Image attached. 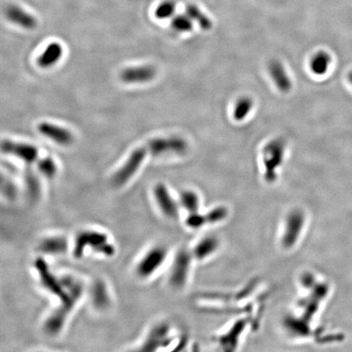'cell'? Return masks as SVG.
<instances>
[{
	"label": "cell",
	"mask_w": 352,
	"mask_h": 352,
	"mask_svg": "<svg viewBox=\"0 0 352 352\" xmlns=\"http://www.w3.org/2000/svg\"><path fill=\"white\" fill-rule=\"evenodd\" d=\"M88 251L100 257H114L116 255V246L110 236L103 230L98 228H84L79 230L71 241L70 253L75 260H82Z\"/></svg>",
	"instance_id": "cell-1"
},
{
	"label": "cell",
	"mask_w": 352,
	"mask_h": 352,
	"mask_svg": "<svg viewBox=\"0 0 352 352\" xmlns=\"http://www.w3.org/2000/svg\"><path fill=\"white\" fill-rule=\"evenodd\" d=\"M169 258V250L162 245L151 246L134 264V272L137 278L147 280L155 276Z\"/></svg>",
	"instance_id": "cell-2"
},
{
	"label": "cell",
	"mask_w": 352,
	"mask_h": 352,
	"mask_svg": "<svg viewBox=\"0 0 352 352\" xmlns=\"http://www.w3.org/2000/svg\"><path fill=\"white\" fill-rule=\"evenodd\" d=\"M307 226L306 213L301 209H294L283 221L280 245L285 250H292L298 245Z\"/></svg>",
	"instance_id": "cell-3"
},
{
	"label": "cell",
	"mask_w": 352,
	"mask_h": 352,
	"mask_svg": "<svg viewBox=\"0 0 352 352\" xmlns=\"http://www.w3.org/2000/svg\"><path fill=\"white\" fill-rule=\"evenodd\" d=\"M193 260L189 249H181L176 253L172 259L168 274V283L171 287L177 290L185 287L189 280Z\"/></svg>",
	"instance_id": "cell-4"
},
{
	"label": "cell",
	"mask_w": 352,
	"mask_h": 352,
	"mask_svg": "<svg viewBox=\"0 0 352 352\" xmlns=\"http://www.w3.org/2000/svg\"><path fill=\"white\" fill-rule=\"evenodd\" d=\"M285 143L282 139H272L264 148V178L272 183L277 178V171L285 156Z\"/></svg>",
	"instance_id": "cell-5"
},
{
	"label": "cell",
	"mask_w": 352,
	"mask_h": 352,
	"mask_svg": "<svg viewBox=\"0 0 352 352\" xmlns=\"http://www.w3.org/2000/svg\"><path fill=\"white\" fill-rule=\"evenodd\" d=\"M174 339L170 324L166 322L158 323L148 330L141 345L139 346V350L142 352L162 350L172 345Z\"/></svg>",
	"instance_id": "cell-6"
},
{
	"label": "cell",
	"mask_w": 352,
	"mask_h": 352,
	"mask_svg": "<svg viewBox=\"0 0 352 352\" xmlns=\"http://www.w3.org/2000/svg\"><path fill=\"white\" fill-rule=\"evenodd\" d=\"M147 153H150L147 145L134 149L125 163L114 173L112 177V184L117 188H120L128 183V181L138 172Z\"/></svg>",
	"instance_id": "cell-7"
},
{
	"label": "cell",
	"mask_w": 352,
	"mask_h": 352,
	"mask_svg": "<svg viewBox=\"0 0 352 352\" xmlns=\"http://www.w3.org/2000/svg\"><path fill=\"white\" fill-rule=\"evenodd\" d=\"M154 204L159 213L167 220H176L180 215L178 198H175L164 183H159L153 189Z\"/></svg>",
	"instance_id": "cell-8"
},
{
	"label": "cell",
	"mask_w": 352,
	"mask_h": 352,
	"mask_svg": "<svg viewBox=\"0 0 352 352\" xmlns=\"http://www.w3.org/2000/svg\"><path fill=\"white\" fill-rule=\"evenodd\" d=\"M37 250L42 256L58 257L70 252L71 241L60 233L46 235L38 242Z\"/></svg>",
	"instance_id": "cell-9"
},
{
	"label": "cell",
	"mask_w": 352,
	"mask_h": 352,
	"mask_svg": "<svg viewBox=\"0 0 352 352\" xmlns=\"http://www.w3.org/2000/svg\"><path fill=\"white\" fill-rule=\"evenodd\" d=\"M146 145L149 149V153L153 155L168 153L183 154L188 149V142L178 136L156 138L148 141Z\"/></svg>",
	"instance_id": "cell-10"
},
{
	"label": "cell",
	"mask_w": 352,
	"mask_h": 352,
	"mask_svg": "<svg viewBox=\"0 0 352 352\" xmlns=\"http://www.w3.org/2000/svg\"><path fill=\"white\" fill-rule=\"evenodd\" d=\"M1 149L2 153L15 156L28 165L36 162L39 157L38 148L32 144L18 143L9 139H5L2 142Z\"/></svg>",
	"instance_id": "cell-11"
},
{
	"label": "cell",
	"mask_w": 352,
	"mask_h": 352,
	"mask_svg": "<svg viewBox=\"0 0 352 352\" xmlns=\"http://www.w3.org/2000/svg\"><path fill=\"white\" fill-rule=\"evenodd\" d=\"M90 304L97 310H105L111 306V294L107 283L102 279H96L88 290Z\"/></svg>",
	"instance_id": "cell-12"
},
{
	"label": "cell",
	"mask_w": 352,
	"mask_h": 352,
	"mask_svg": "<svg viewBox=\"0 0 352 352\" xmlns=\"http://www.w3.org/2000/svg\"><path fill=\"white\" fill-rule=\"evenodd\" d=\"M220 241L216 236H204L199 239L190 249L192 257L198 262L208 260L216 255L220 249Z\"/></svg>",
	"instance_id": "cell-13"
},
{
	"label": "cell",
	"mask_w": 352,
	"mask_h": 352,
	"mask_svg": "<svg viewBox=\"0 0 352 352\" xmlns=\"http://www.w3.org/2000/svg\"><path fill=\"white\" fill-rule=\"evenodd\" d=\"M38 130L44 136L53 140L60 145L67 146L72 144L74 137L69 131L58 126L49 123H41L38 126Z\"/></svg>",
	"instance_id": "cell-14"
},
{
	"label": "cell",
	"mask_w": 352,
	"mask_h": 352,
	"mask_svg": "<svg viewBox=\"0 0 352 352\" xmlns=\"http://www.w3.org/2000/svg\"><path fill=\"white\" fill-rule=\"evenodd\" d=\"M155 75V69L150 65H145L126 69L121 73L120 79L126 84H139L150 81Z\"/></svg>",
	"instance_id": "cell-15"
},
{
	"label": "cell",
	"mask_w": 352,
	"mask_h": 352,
	"mask_svg": "<svg viewBox=\"0 0 352 352\" xmlns=\"http://www.w3.org/2000/svg\"><path fill=\"white\" fill-rule=\"evenodd\" d=\"M269 74L279 90L289 92L292 88V82L286 72L282 63L279 60H271L268 65Z\"/></svg>",
	"instance_id": "cell-16"
},
{
	"label": "cell",
	"mask_w": 352,
	"mask_h": 352,
	"mask_svg": "<svg viewBox=\"0 0 352 352\" xmlns=\"http://www.w3.org/2000/svg\"><path fill=\"white\" fill-rule=\"evenodd\" d=\"M6 16L10 21L26 30H33L37 26V21L35 17L16 5L7 7Z\"/></svg>",
	"instance_id": "cell-17"
},
{
	"label": "cell",
	"mask_w": 352,
	"mask_h": 352,
	"mask_svg": "<svg viewBox=\"0 0 352 352\" xmlns=\"http://www.w3.org/2000/svg\"><path fill=\"white\" fill-rule=\"evenodd\" d=\"M24 182L26 196L32 202H37L42 195V187L40 183V178L30 167L25 170Z\"/></svg>",
	"instance_id": "cell-18"
},
{
	"label": "cell",
	"mask_w": 352,
	"mask_h": 352,
	"mask_svg": "<svg viewBox=\"0 0 352 352\" xmlns=\"http://www.w3.org/2000/svg\"><path fill=\"white\" fill-rule=\"evenodd\" d=\"M178 202L181 210L185 211L187 216L200 213V197L194 191L189 189L182 191L178 195Z\"/></svg>",
	"instance_id": "cell-19"
},
{
	"label": "cell",
	"mask_w": 352,
	"mask_h": 352,
	"mask_svg": "<svg viewBox=\"0 0 352 352\" xmlns=\"http://www.w3.org/2000/svg\"><path fill=\"white\" fill-rule=\"evenodd\" d=\"M63 48L58 43H51L46 46L42 55L38 58L40 67L49 68L55 65L62 56Z\"/></svg>",
	"instance_id": "cell-20"
},
{
	"label": "cell",
	"mask_w": 352,
	"mask_h": 352,
	"mask_svg": "<svg viewBox=\"0 0 352 352\" xmlns=\"http://www.w3.org/2000/svg\"><path fill=\"white\" fill-rule=\"evenodd\" d=\"M331 62V56L327 51H318L310 60V70L315 75L321 76L328 72Z\"/></svg>",
	"instance_id": "cell-21"
},
{
	"label": "cell",
	"mask_w": 352,
	"mask_h": 352,
	"mask_svg": "<svg viewBox=\"0 0 352 352\" xmlns=\"http://www.w3.org/2000/svg\"><path fill=\"white\" fill-rule=\"evenodd\" d=\"M186 13L192 21H197L200 27L204 30L212 28V21L208 18L201 10L193 4H189L186 7Z\"/></svg>",
	"instance_id": "cell-22"
},
{
	"label": "cell",
	"mask_w": 352,
	"mask_h": 352,
	"mask_svg": "<svg viewBox=\"0 0 352 352\" xmlns=\"http://www.w3.org/2000/svg\"><path fill=\"white\" fill-rule=\"evenodd\" d=\"M253 100L250 97H241L236 101L233 110V118L236 121H242L248 116L252 109Z\"/></svg>",
	"instance_id": "cell-23"
},
{
	"label": "cell",
	"mask_w": 352,
	"mask_h": 352,
	"mask_svg": "<svg viewBox=\"0 0 352 352\" xmlns=\"http://www.w3.org/2000/svg\"><path fill=\"white\" fill-rule=\"evenodd\" d=\"M205 216L207 224H218L227 218L228 211L224 206H216L215 208L211 209Z\"/></svg>",
	"instance_id": "cell-24"
},
{
	"label": "cell",
	"mask_w": 352,
	"mask_h": 352,
	"mask_svg": "<svg viewBox=\"0 0 352 352\" xmlns=\"http://www.w3.org/2000/svg\"><path fill=\"white\" fill-rule=\"evenodd\" d=\"M39 172L47 178H54L57 173V167L51 158H44L40 159L37 163Z\"/></svg>",
	"instance_id": "cell-25"
},
{
	"label": "cell",
	"mask_w": 352,
	"mask_h": 352,
	"mask_svg": "<svg viewBox=\"0 0 352 352\" xmlns=\"http://www.w3.org/2000/svg\"><path fill=\"white\" fill-rule=\"evenodd\" d=\"M1 189L3 197L8 201H14L18 195V190L16 188L14 182H12L10 178L2 176L1 178Z\"/></svg>",
	"instance_id": "cell-26"
},
{
	"label": "cell",
	"mask_w": 352,
	"mask_h": 352,
	"mask_svg": "<svg viewBox=\"0 0 352 352\" xmlns=\"http://www.w3.org/2000/svg\"><path fill=\"white\" fill-rule=\"evenodd\" d=\"M172 27L178 32H189L193 28L192 19L188 15L175 16L172 22Z\"/></svg>",
	"instance_id": "cell-27"
},
{
	"label": "cell",
	"mask_w": 352,
	"mask_h": 352,
	"mask_svg": "<svg viewBox=\"0 0 352 352\" xmlns=\"http://www.w3.org/2000/svg\"><path fill=\"white\" fill-rule=\"evenodd\" d=\"M176 11V5L172 1H165L158 5L155 10V16L158 19H167L173 16Z\"/></svg>",
	"instance_id": "cell-28"
},
{
	"label": "cell",
	"mask_w": 352,
	"mask_h": 352,
	"mask_svg": "<svg viewBox=\"0 0 352 352\" xmlns=\"http://www.w3.org/2000/svg\"><path fill=\"white\" fill-rule=\"evenodd\" d=\"M348 80L350 82V84L352 85V71H351L348 74Z\"/></svg>",
	"instance_id": "cell-29"
}]
</instances>
